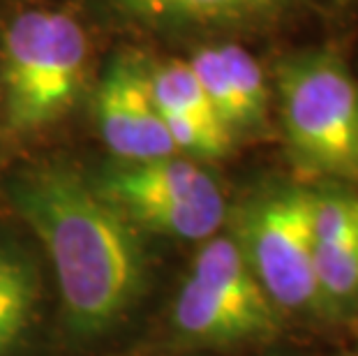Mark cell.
Masks as SVG:
<instances>
[{"mask_svg":"<svg viewBox=\"0 0 358 356\" xmlns=\"http://www.w3.org/2000/svg\"><path fill=\"white\" fill-rule=\"evenodd\" d=\"M173 327L201 345L257 343L280 331V310L229 234L206 238L199 248L173 301Z\"/></svg>","mask_w":358,"mask_h":356,"instance_id":"4","label":"cell"},{"mask_svg":"<svg viewBox=\"0 0 358 356\" xmlns=\"http://www.w3.org/2000/svg\"><path fill=\"white\" fill-rule=\"evenodd\" d=\"M150 95L162 118H182L208 127H224L229 130L217 111L213 109L208 95L203 93L199 79L194 77L189 63L171 60L162 67L148 72ZM231 132V130H229Z\"/></svg>","mask_w":358,"mask_h":356,"instance_id":"9","label":"cell"},{"mask_svg":"<svg viewBox=\"0 0 358 356\" xmlns=\"http://www.w3.org/2000/svg\"><path fill=\"white\" fill-rule=\"evenodd\" d=\"M120 3H125L129 10H134V12H143L150 0H120Z\"/></svg>","mask_w":358,"mask_h":356,"instance_id":"15","label":"cell"},{"mask_svg":"<svg viewBox=\"0 0 358 356\" xmlns=\"http://www.w3.org/2000/svg\"><path fill=\"white\" fill-rule=\"evenodd\" d=\"M194 77L199 79L203 93L208 95V100L213 104V109L217 111V116L222 118V123L229 130H238L241 127V113H238V102H236L229 74L222 63L217 47H206L199 49L194 54V58L189 60Z\"/></svg>","mask_w":358,"mask_h":356,"instance_id":"13","label":"cell"},{"mask_svg":"<svg viewBox=\"0 0 358 356\" xmlns=\"http://www.w3.org/2000/svg\"><path fill=\"white\" fill-rule=\"evenodd\" d=\"M40 303V278L24 255L0 245V356L26 338Z\"/></svg>","mask_w":358,"mask_h":356,"instance_id":"8","label":"cell"},{"mask_svg":"<svg viewBox=\"0 0 358 356\" xmlns=\"http://www.w3.org/2000/svg\"><path fill=\"white\" fill-rule=\"evenodd\" d=\"M312 229L317 245L358 243V194L345 190L315 192Z\"/></svg>","mask_w":358,"mask_h":356,"instance_id":"12","label":"cell"},{"mask_svg":"<svg viewBox=\"0 0 358 356\" xmlns=\"http://www.w3.org/2000/svg\"><path fill=\"white\" fill-rule=\"evenodd\" d=\"M282 123L296 164L358 183V81L331 51H310L280 70Z\"/></svg>","mask_w":358,"mask_h":356,"instance_id":"2","label":"cell"},{"mask_svg":"<svg viewBox=\"0 0 358 356\" xmlns=\"http://www.w3.org/2000/svg\"><path fill=\"white\" fill-rule=\"evenodd\" d=\"M217 49L227 67V74H229L236 102H238L241 127H250L259 123L264 118L266 100H268V90H266L262 67L257 65V60L243 47L222 44Z\"/></svg>","mask_w":358,"mask_h":356,"instance_id":"11","label":"cell"},{"mask_svg":"<svg viewBox=\"0 0 358 356\" xmlns=\"http://www.w3.org/2000/svg\"><path fill=\"white\" fill-rule=\"evenodd\" d=\"M278 0H150L141 14L166 19H227L241 17L264 7L275 5Z\"/></svg>","mask_w":358,"mask_h":356,"instance_id":"14","label":"cell"},{"mask_svg":"<svg viewBox=\"0 0 358 356\" xmlns=\"http://www.w3.org/2000/svg\"><path fill=\"white\" fill-rule=\"evenodd\" d=\"M97 123L113 155L129 164L176 155L169 130L150 95L148 72L132 58H118L97 90Z\"/></svg>","mask_w":358,"mask_h":356,"instance_id":"7","label":"cell"},{"mask_svg":"<svg viewBox=\"0 0 358 356\" xmlns=\"http://www.w3.org/2000/svg\"><path fill=\"white\" fill-rule=\"evenodd\" d=\"M95 190L132 225L171 238L206 241L215 236L227 215L215 178L176 157L106 171Z\"/></svg>","mask_w":358,"mask_h":356,"instance_id":"6","label":"cell"},{"mask_svg":"<svg viewBox=\"0 0 358 356\" xmlns=\"http://www.w3.org/2000/svg\"><path fill=\"white\" fill-rule=\"evenodd\" d=\"M88 44L77 19L56 10L19 14L5 33L3 86L7 120L33 130L60 118L77 100Z\"/></svg>","mask_w":358,"mask_h":356,"instance_id":"3","label":"cell"},{"mask_svg":"<svg viewBox=\"0 0 358 356\" xmlns=\"http://www.w3.org/2000/svg\"><path fill=\"white\" fill-rule=\"evenodd\" d=\"M312 211V190L275 187L248 201L238 218L234 238L278 310H326L315 276Z\"/></svg>","mask_w":358,"mask_h":356,"instance_id":"5","label":"cell"},{"mask_svg":"<svg viewBox=\"0 0 358 356\" xmlns=\"http://www.w3.org/2000/svg\"><path fill=\"white\" fill-rule=\"evenodd\" d=\"M14 201L53 262L67 327L97 336L123 320L143 290V250L132 222L63 166L19 178Z\"/></svg>","mask_w":358,"mask_h":356,"instance_id":"1","label":"cell"},{"mask_svg":"<svg viewBox=\"0 0 358 356\" xmlns=\"http://www.w3.org/2000/svg\"><path fill=\"white\" fill-rule=\"evenodd\" d=\"M315 276L326 310L358 306V243H315Z\"/></svg>","mask_w":358,"mask_h":356,"instance_id":"10","label":"cell"}]
</instances>
